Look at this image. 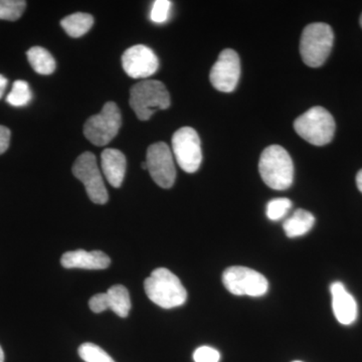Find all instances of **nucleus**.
Instances as JSON below:
<instances>
[{
  "label": "nucleus",
  "mask_w": 362,
  "mask_h": 362,
  "mask_svg": "<svg viewBox=\"0 0 362 362\" xmlns=\"http://www.w3.org/2000/svg\"><path fill=\"white\" fill-rule=\"evenodd\" d=\"M149 299L163 309L182 306L187 302V292L177 276L165 268L156 269L144 282Z\"/></svg>",
  "instance_id": "f257e3e1"
},
{
  "label": "nucleus",
  "mask_w": 362,
  "mask_h": 362,
  "mask_svg": "<svg viewBox=\"0 0 362 362\" xmlns=\"http://www.w3.org/2000/svg\"><path fill=\"white\" fill-rule=\"evenodd\" d=\"M262 180L272 189L285 190L294 180V165L287 150L279 145L267 147L259 162Z\"/></svg>",
  "instance_id": "f03ea898"
},
{
  "label": "nucleus",
  "mask_w": 362,
  "mask_h": 362,
  "mask_svg": "<svg viewBox=\"0 0 362 362\" xmlns=\"http://www.w3.org/2000/svg\"><path fill=\"white\" fill-rule=\"evenodd\" d=\"M129 103L136 116L147 121L157 110H166L170 106V96L165 85L156 80H146L133 86Z\"/></svg>",
  "instance_id": "7ed1b4c3"
},
{
  "label": "nucleus",
  "mask_w": 362,
  "mask_h": 362,
  "mask_svg": "<svg viewBox=\"0 0 362 362\" xmlns=\"http://www.w3.org/2000/svg\"><path fill=\"white\" fill-rule=\"evenodd\" d=\"M332 28L327 23H315L307 25L302 33L300 52L307 66L318 68L325 63L332 49Z\"/></svg>",
  "instance_id": "20e7f679"
},
{
  "label": "nucleus",
  "mask_w": 362,
  "mask_h": 362,
  "mask_svg": "<svg viewBox=\"0 0 362 362\" xmlns=\"http://www.w3.org/2000/svg\"><path fill=\"white\" fill-rule=\"evenodd\" d=\"M295 131L310 144L323 146L332 141L335 121L323 107H313L298 117L294 122Z\"/></svg>",
  "instance_id": "39448f33"
},
{
  "label": "nucleus",
  "mask_w": 362,
  "mask_h": 362,
  "mask_svg": "<svg viewBox=\"0 0 362 362\" xmlns=\"http://www.w3.org/2000/svg\"><path fill=\"white\" fill-rule=\"evenodd\" d=\"M121 123L118 106L114 102H108L98 115L88 119L84 126V134L92 144L105 146L118 134Z\"/></svg>",
  "instance_id": "423d86ee"
},
{
  "label": "nucleus",
  "mask_w": 362,
  "mask_h": 362,
  "mask_svg": "<svg viewBox=\"0 0 362 362\" xmlns=\"http://www.w3.org/2000/svg\"><path fill=\"white\" fill-rule=\"evenodd\" d=\"M223 283L228 292L237 296L261 297L269 289L265 276L247 267L226 269L223 274Z\"/></svg>",
  "instance_id": "0eeeda50"
},
{
  "label": "nucleus",
  "mask_w": 362,
  "mask_h": 362,
  "mask_svg": "<svg viewBox=\"0 0 362 362\" xmlns=\"http://www.w3.org/2000/svg\"><path fill=\"white\" fill-rule=\"evenodd\" d=\"M173 151L182 170L194 173L201 168L202 143L197 131L192 127H182L173 136Z\"/></svg>",
  "instance_id": "6e6552de"
},
{
  "label": "nucleus",
  "mask_w": 362,
  "mask_h": 362,
  "mask_svg": "<svg viewBox=\"0 0 362 362\" xmlns=\"http://www.w3.org/2000/svg\"><path fill=\"white\" fill-rule=\"evenodd\" d=\"M73 175L85 185L86 192L90 201L97 204L108 202V192L104 185L96 157L90 152H85L78 157L73 166Z\"/></svg>",
  "instance_id": "1a4fd4ad"
},
{
  "label": "nucleus",
  "mask_w": 362,
  "mask_h": 362,
  "mask_svg": "<svg viewBox=\"0 0 362 362\" xmlns=\"http://www.w3.org/2000/svg\"><path fill=\"white\" fill-rule=\"evenodd\" d=\"M147 170L152 180L162 188H170L175 185L176 169L173 152L164 142L150 145L146 154Z\"/></svg>",
  "instance_id": "9d476101"
},
{
  "label": "nucleus",
  "mask_w": 362,
  "mask_h": 362,
  "mask_svg": "<svg viewBox=\"0 0 362 362\" xmlns=\"http://www.w3.org/2000/svg\"><path fill=\"white\" fill-rule=\"evenodd\" d=\"M240 77L239 54L233 49L221 52L209 74V80L216 90L230 93L237 88Z\"/></svg>",
  "instance_id": "9b49d317"
},
{
  "label": "nucleus",
  "mask_w": 362,
  "mask_h": 362,
  "mask_svg": "<svg viewBox=\"0 0 362 362\" xmlns=\"http://www.w3.org/2000/svg\"><path fill=\"white\" fill-rule=\"evenodd\" d=\"M124 71L133 78H145L158 70L159 61L154 52L146 45L131 47L122 56Z\"/></svg>",
  "instance_id": "f8f14e48"
},
{
  "label": "nucleus",
  "mask_w": 362,
  "mask_h": 362,
  "mask_svg": "<svg viewBox=\"0 0 362 362\" xmlns=\"http://www.w3.org/2000/svg\"><path fill=\"white\" fill-rule=\"evenodd\" d=\"M89 306L94 313H101L111 309L116 315L126 318L129 315L131 309L129 292L122 285L113 286L106 293L90 298Z\"/></svg>",
  "instance_id": "ddd939ff"
},
{
  "label": "nucleus",
  "mask_w": 362,
  "mask_h": 362,
  "mask_svg": "<svg viewBox=\"0 0 362 362\" xmlns=\"http://www.w3.org/2000/svg\"><path fill=\"white\" fill-rule=\"evenodd\" d=\"M62 266L66 269L104 270L111 264V259L101 251L87 252L85 250L66 252L62 256Z\"/></svg>",
  "instance_id": "4468645a"
},
{
  "label": "nucleus",
  "mask_w": 362,
  "mask_h": 362,
  "mask_svg": "<svg viewBox=\"0 0 362 362\" xmlns=\"http://www.w3.org/2000/svg\"><path fill=\"white\" fill-rule=\"evenodd\" d=\"M332 296L333 313L337 321L343 325H350L357 318V303L356 299L345 289L341 282H334L330 286Z\"/></svg>",
  "instance_id": "2eb2a0df"
},
{
  "label": "nucleus",
  "mask_w": 362,
  "mask_h": 362,
  "mask_svg": "<svg viewBox=\"0 0 362 362\" xmlns=\"http://www.w3.org/2000/svg\"><path fill=\"white\" fill-rule=\"evenodd\" d=\"M101 165L105 177L112 187H120L127 168V161L122 152L114 148L105 149L101 154Z\"/></svg>",
  "instance_id": "dca6fc26"
},
{
  "label": "nucleus",
  "mask_w": 362,
  "mask_h": 362,
  "mask_svg": "<svg viewBox=\"0 0 362 362\" xmlns=\"http://www.w3.org/2000/svg\"><path fill=\"white\" fill-rule=\"evenodd\" d=\"M315 223V218L310 211L299 209L285 221L283 228L288 238H299L310 232Z\"/></svg>",
  "instance_id": "f3484780"
},
{
  "label": "nucleus",
  "mask_w": 362,
  "mask_h": 362,
  "mask_svg": "<svg viewBox=\"0 0 362 362\" xmlns=\"http://www.w3.org/2000/svg\"><path fill=\"white\" fill-rule=\"evenodd\" d=\"M28 62L33 70L40 75H52L56 70V61L51 52L42 47H33L26 52Z\"/></svg>",
  "instance_id": "a211bd4d"
},
{
  "label": "nucleus",
  "mask_w": 362,
  "mask_h": 362,
  "mask_svg": "<svg viewBox=\"0 0 362 362\" xmlns=\"http://www.w3.org/2000/svg\"><path fill=\"white\" fill-rule=\"evenodd\" d=\"M94 25V18L89 13H76L61 21L64 30L71 37H81Z\"/></svg>",
  "instance_id": "6ab92c4d"
},
{
  "label": "nucleus",
  "mask_w": 362,
  "mask_h": 362,
  "mask_svg": "<svg viewBox=\"0 0 362 362\" xmlns=\"http://www.w3.org/2000/svg\"><path fill=\"white\" fill-rule=\"evenodd\" d=\"M33 94L30 86L25 81H16L13 83V90L6 97V102L14 107L26 106L32 101Z\"/></svg>",
  "instance_id": "aec40b11"
},
{
  "label": "nucleus",
  "mask_w": 362,
  "mask_h": 362,
  "mask_svg": "<svg viewBox=\"0 0 362 362\" xmlns=\"http://www.w3.org/2000/svg\"><path fill=\"white\" fill-rule=\"evenodd\" d=\"M78 356L86 362H115L104 349L90 342L78 347Z\"/></svg>",
  "instance_id": "412c9836"
},
{
  "label": "nucleus",
  "mask_w": 362,
  "mask_h": 362,
  "mask_svg": "<svg viewBox=\"0 0 362 362\" xmlns=\"http://www.w3.org/2000/svg\"><path fill=\"white\" fill-rule=\"evenodd\" d=\"M26 2L23 0H0V20L16 21L23 16Z\"/></svg>",
  "instance_id": "4be33fe9"
},
{
  "label": "nucleus",
  "mask_w": 362,
  "mask_h": 362,
  "mask_svg": "<svg viewBox=\"0 0 362 362\" xmlns=\"http://www.w3.org/2000/svg\"><path fill=\"white\" fill-rule=\"evenodd\" d=\"M292 207V202L286 197L272 199L267 204L266 214L269 220L277 221L285 218Z\"/></svg>",
  "instance_id": "5701e85b"
},
{
  "label": "nucleus",
  "mask_w": 362,
  "mask_h": 362,
  "mask_svg": "<svg viewBox=\"0 0 362 362\" xmlns=\"http://www.w3.org/2000/svg\"><path fill=\"white\" fill-rule=\"evenodd\" d=\"M171 6H173V2L169 0H156L153 2L150 11V20L156 23H166L170 16Z\"/></svg>",
  "instance_id": "b1692460"
},
{
  "label": "nucleus",
  "mask_w": 362,
  "mask_h": 362,
  "mask_svg": "<svg viewBox=\"0 0 362 362\" xmlns=\"http://www.w3.org/2000/svg\"><path fill=\"white\" fill-rule=\"evenodd\" d=\"M220 352L211 346L199 347L194 354V362H220Z\"/></svg>",
  "instance_id": "393cba45"
},
{
  "label": "nucleus",
  "mask_w": 362,
  "mask_h": 362,
  "mask_svg": "<svg viewBox=\"0 0 362 362\" xmlns=\"http://www.w3.org/2000/svg\"><path fill=\"white\" fill-rule=\"evenodd\" d=\"M11 135V130L8 128L0 125V156L8 149Z\"/></svg>",
  "instance_id": "a878e982"
},
{
  "label": "nucleus",
  "mask_w": 362,
  "mask_h": 362,
  "mask_svg": "<svg viewBox=\"0 0 362 362\" xmlns=\"http://www.w3.org/2000/svg\"><path fill=\"white\" fill-rule=\"evenodd\" d=\"M7 87V80L6 77L0 75V99L4 96V92H6V89Z\"/></svg>",
  "instance_id": "bb28decb"
},
{
  "label": "nucleus",
  "mask_w": 362,
  "mask_h": 362,
  "mask_svg": "<svg viewBox=\"0 0 362 362\" xmlns=\"http://www.w3.org/2000/svg\"><path fill=\"white\" fill-rule=\"evenodd\" d=\"M356 185L358 187L359 192L362 194V169L358 171L356 175Z\"/></svg>",
  "instance_id": "cd10ccee"
},
{
  "label": "nucleus",
  "mask_w": 362,
  "mask_h": 362,
  "mask_svg": "<svg viewBox=\"0 0 362 362\" xmlns=\"http://www.w3.org/2000/svg\"><path fill=\"white\" fill-rule=\"evenodd\" d=\"M4 361V350H2L1 346H0V362Z\"/></svg>",
  "instance_id": "c85d7f7f"
},
{
  "label": "nucleus",
  "mask_w": 362,
  "mask_h": 362,
  "mask_svg": "<svg viewBox=\"0 0 362 362\" xmlns=\"http://www.w3.org/2000/svg\"><path fill=\"white\" fill-rule=\"evenodd\" d=\"M141 168H142V169H146V170H147V164H146V162H142V163H141Z\"/></svg>",
  "instance_id": "c756f323"
},
{
  "label": "nucleus",
  "mask_w": 362,
  "mask_h": 362,
  "mask_svg": "<svg viewBox=\"0 0 362 362\" xmlns=\"http://www.w3.org/2000/svg\"><path fill=\"white\" fill-rule=\"evenodd\" d=\"M361 28H362V14H361Z\"/></svg>",
  "instance_id": "7c9ffc66"
},
{
  "label": "nucleus",
  "mask_w": 362,
  "mask_h": 362,
  "mask_svg": "<svg viewBox=\"0 0 362 362\" xmlns=\"http://www.w3.org/2000/svg\"><path fill=\"white\" fill-rule=\"evenodd\" d=\"M293 362H302V361H293Z\"/></svg>",
  "instance_id": "2f4dec72"
}]
</instances>
